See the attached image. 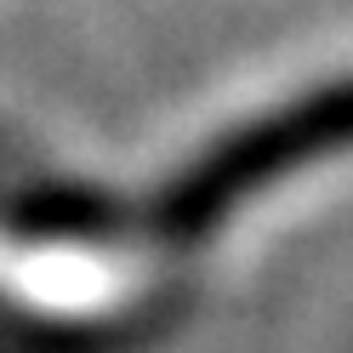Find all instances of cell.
Returning <instances> with one entry per match:
<instances>
[{
    "instance_id": "6da1fadb",
    "label": "cell",
    "mask_w": 353,
    "mask_h": 353,
    "mask_svg": "<svg viewBox=\"0 0 353 353\" xmlns=\"http://www.w3.org/2000/svg\"><path fill=\"white\" fill-rule=\"evenodd\" d=\"M342 148H353V80L319 85V92L285 103L274 114L239 125L216 148H205L165 188V200L154 205V223H160L165 239H200L239 200L268 188L274 176L319 160V154H342Z\"/></svg>"
},
{
    "instance_id": "7a4b0ae2",
    "label": "cell",
    "mask_w": 353,
    "mask_h": 353,
    "mask_svg": "<svg viewBox=\"0 0 353 353\" xmlns=\"http://www.w3.org/2000/svg\"><path fill=\"white\" fill-rule=\"evenodd\" d=\"M114 211H108L97 194H80V188H40L17 205V228L23 234H52V239H69V234H108Z\"/></svg>"
}]
</instances>
